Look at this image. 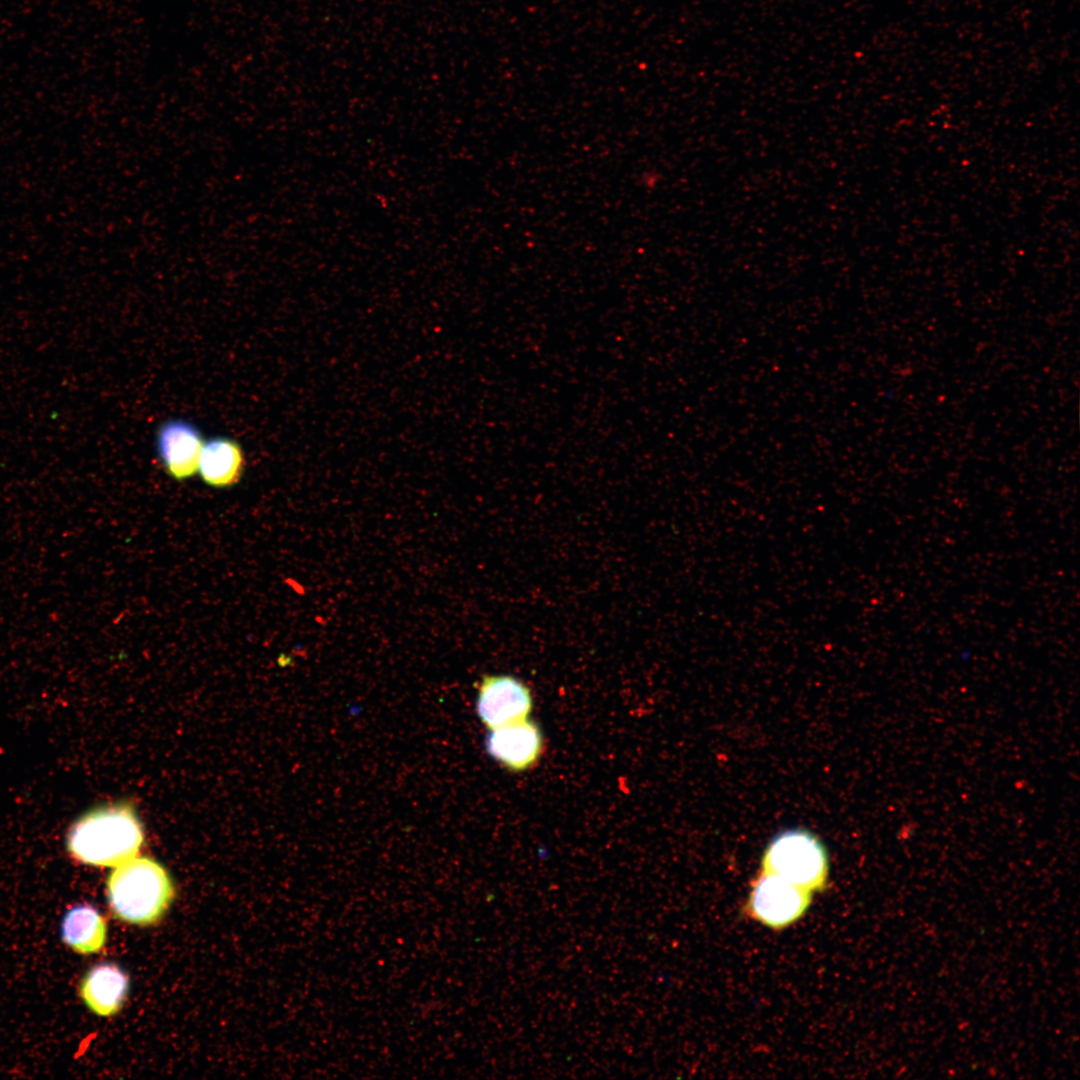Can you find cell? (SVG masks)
I'll use <instances>...</instances> for the list:
<instances>
[{
  "instance_id": "6da1fadb",
  "label": "cell",
  "mask_w": 1080,
  "mask_h": 1080,
  "mask_svg": "<svg viewBox=\"0 0 1080 1080\" xmlns=\"http://www.w3.org/2000/svg\"><path fill=\"white\" fill-rule=\"evenodd\" d=\"M143 831L134 810L125 804L94 809L69 831L67 847L79 861L116 867L136 856Z\"/></svg>"
},
{
  "instance_id": "7a4b0ae2",
  "label": "cell",
  "mask_w": 1080,
  "mask_h": 1080,
  "mask_svg": "<svg viewBox=\"0 0 1080 1080\" xmlns=\"http://www.w3.org/2000/svg\"><path fill=\"white\" fill-rule=\"evenodd\" d=\"M108 902L120 920L156 923L171 905L175 890L167 871L156 861L132 858L115 867L107 879Z\"/></svg>"
},
{
  "instance_id": "3957f363",
  "label": "cell",
  "mask_w": 1080,
  "mask_h": 1080,
  "mask_svg": "<svg viewBox=\"0 0 1080 1080\" xmlns=\"http://www.w3.org/2000/svg\"><path fill=\"white\" fill-rule=\"evenodd\" d=\"M761 872L782 877L809 891L825 888L829 859L822 841L803 828H789L777 833L761 858Z\"/></svg>"
},
{
  "instance_id": "277c9868",
  "label": "cell",
  "mask_w": 1080,
  "mask_h": 1080,
  "mask_svg": "<svg viewBox=\"0 0 1080 1080\" xmlns=\"http://www.w3.org/2000/svg\"><path fill=\"white\" fill-rule=\"evenodd\" d=\"M810 901L811 892L782 877L761 872L752 885L747 911L763 925L782 929L800 919Z\"/></svg>"
},
{
  "instance_id": "5b68a950",
  "label": "cell",
  "mask_w": 1080,
  "mask_h": 1080,
  "mask_svg": "<svg viewBox=\"0 0 1080 1080\" xmlns=\"http://www.w3.org/2000/svg\"><path fill=\"white\" fill-rule=\"evenodd\" d=\"M532 707V692L523 680L509 674L482 677L476 710L489 730L527 719Z\"/></svg>"
},
{
  "instance_id": "8992f818",
  "label": "cell",
  "mask_w": 1080,
  "mask_h": 1080,
  "mask_svg": "<svg viewBox=\"0 0 1080 1080\" xmlns=\"http://www.w3.org/2000/svg\"><path fill=\"white\" fill-rule=\"evenodd\" d=\"M487 753L502 766L513 772L525 771L540 759L543 735L538 725L524 719L490 729L486 736Z\"/></svg>"
},
{
  "instance_id": "52a82bcc",
  "label": "cell",
  "mask_w": 1080,
  "mask_h": 1080,
  "mask_svg": "<svg viewBox=\"0 0 1080 1080\" xmlns=\"http://www.w3.org/2000/svg\"><path fill=\"white\" fill-rule=\"evenodd\" d=\"M203 443L199 428L181 418L163 422L156 433L158 458L168 475L178 481L197 473Z\"/></svg>"
},
{
  "instance_id": "ba28073f",
  "label": "cell",
  "mask_w": 1080,
  "mask_h": 1080,
  "mask_svg": "<svg viewBox=\"0 0 1080 1080\" xmlns=\"http://www.w3.org/2000/svg\"><path fill=\"white\" fill-rule=\"evenodd\" d=\"M245 458L240 444L229 437L214 436L202 445L197 472L213 488H227L241 478Z\"/></svg>"
},
{
  "instance_id": "9c48e42d",
  "label": "cell",
  "mask_w": 1080,
  "mask_h": 1080,
  "mask_svg": "<svg viewBox=\"0 0 1080 1080\" xmlns=\"http://www.w3.org/2000/svg\"><path fill=\"white\" fill-rule=\"evenodd\" d=\"M129 982L124 971L113 963L90 969L81 983V996L90 1010L100 1016L117 1013L127 996Z\"/></svg>"
},
{
  "instance_id": "30bf717a",
  "label": "cell",
  "mask_w": 1080,
  "mask_h": 1080,
  "mask_svg": "<svg viewBox=\"0 0 1080 1080\" xmlns=\"http://www.w3.org/2000/svg\"><path fill=\"white\" fill-rule=\"evenodd\" d=\"M106 922L91 905L81 904L69 909L61 924L62 940L76 952H98L106 941Z\"/></svg>"
}]
</instances>
